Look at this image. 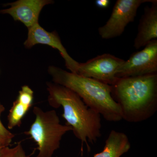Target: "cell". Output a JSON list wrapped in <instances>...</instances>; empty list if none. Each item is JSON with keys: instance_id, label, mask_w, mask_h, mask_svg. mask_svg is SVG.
<instances>
[{"instance_id": "obj_1", "label": "cell", "mask_w": 157, "mask_h": 157, "mask_svg": "<svg viewBox=\"0 0 157 157\" xmlns=\"http://www.w3.org/2000/svg\"><path fill=\"white\" fill-rule=\"evenodd\" d=\"M111 95L120 108L123 120L139 123L147 120L157 110V73L118 78Z\"/></svg>"}, {"instance_id": "obj_2", "label": "cell", "mask_w": 157, "mask_h": 157, "mask_svg": "<svg viewBox=\"0 0 157 157\" xmlns=\"http://www.w3.org/2000/svg\"><path fill=\"white\" fill-rule=\"evenodd\" d=\"M48 102L54 108L62 107V117L71 127L74 135L81 141L82 146L93 144L101 137V115L88 107L81 98L68 88L52 82L47 83Z\"/></svg>"}, {"instance_id": "obj_3", "label": "cell", "mask_w": 157, "mask_h": 157, "mask_svg": "<svg viewBox=\"0 0 157 157\" xmlns=\"http://www.w3.org/2000/svg\"><path fill=\"white\" fill-rule=\"evenodd\" d=\"M48 72L54 83L73 91L106 121L116 122L123 120L119 106L112 98L111 86L54 66L49 67Z\"/></svg>"}, {"instance_id": "obj_4", "label": "cell", "mask_w": 157, "mask_h": 157, "mask_svg": "<svg viewBox=\"0 0 157 157\" xmlns=\"http://www.w3.org/2000/svg\"><path fill=\"white\" fill-rule=\"evenodd\" d=\"M33 112L35 121L25 133L36 143L39 150L36 157H52L59 148L64 135L73 129L68 125L60 123L55 110L45 111L39 107H34Z\"/></svg>"}, {"instance_id": "obj_5", "label": "cell", "mask_w": 157, "mask_h": 157, "mask_svg": "<svg viewBox=\"0 0 157 157\" xmlns=\"http://www.w3.org/2000/svg\"><path fill=\"white\" fill-rule=\"evenodd\" d=\"M153 0H117L113 6L111 15L105 25L98 31L101 38L113 39L121 36L130 23L133 22L139 7L144 3H151Z\"/></svg>"}, {"instance_id": "obj_6", "label": "cell", "mask_w": 157, "mask_h": 157, "mask_svg": "<svg viewBox=\"0 0 157 157\" xmlns=\"http://www.w3.org/2000/svg\"><path fill=\"white\" fill-rule=\"evenodd\" d=\"M124 61L110 54H104L79 63L76 74L112 86L118 78L117 73Z\"/></svg>"}, {"instance_id": "obj_7", "label": "cell", "mask_w": 157, "mask_h": 157, "mask_svg": "<svg viewBox=\"0 0 157 157\" xmlns=\"http://www.w3.org/2000/svg\"><path fill=\"white\" fill-rule=\"evenodd\" d=\"M157 73V40H152L142 50L132 54L118 70L117 78Z\"/></svg>"}, {"instance_id": "obj_8", "label": "cell", "mask_w": 157, "mask_h": 157, "mask_svg": "<svg viewBox=\"0 0 157 157\" xmlns=\"http://www.w3.org/2000/svg\"><path fill=\"white\" fill-rule=\"evenodd\" d=\"M27 39L24 42L26 48H31L37 44H43L57 49L64 59L66 67L71 73H77L79 63L69 55L56 32H48L36 24L28 29Z\"/></svg>"}, {"instance_id": "obj_9", "label": "cell", "mask_w": 157, "mask_h": 157, "mask_svg": "<svg viewBox=\"0 0 157 157\" xmlns=\"http://www.w3.org/2000/svg\"><path fill=\"white\" fill-rule=\"evenodd\" d=\"M53 2L51 0H19L8 4L11 7L1 10L0 13L10 14L14 20L21 21L29 29L39 23L43 7Z\"/></svg>"}, {"instance_id": "obj_10", "label": "cell", "mask_w": 157, "mask_h": 157, "mask_svg": "<svg viewBox=\"0 0 157 157\" xmlns=\"http://www.w3.org/2000/svg\"><path fill=\"white\" fill-rule=\"evenodd\" d=\"M150 7L144 8L139 21L134 46L136 49L144 47L157 38V1L153 0Z\"/></svg>"}, {"instance_id": "obj_11", "label": "cell", "mask_w": 157, "mask_h": 157, "mask_svg": "<svg viewBox=\"0 0 157 157\" xmlns=\"http://www.w3.org/2000/svg\"><path fill=\"white\" fill-rule=\"evenodd\" d=\"M131 147L128 137L125 134L112 130L105 141L103 150L95 154L94 157H121L128 152Z\"/></svg>"}, {"instance_id": "obj_12", "label": "cell", "mask_w": 157, "mask_h": 157, "mask_svg": "<svg viewBox=\"0 0 157 157\" xmlns=\"http://www.w3.org/2000/svg\"><path fill=\"white\" fill-rule=\"evenodd\" d=\"M31 107L16 99L9 110L8 116V128L12 129L20 126L23 118Z\"/></svg>"}, {"instance_id": "obj_13", "label": "cell", "mask_w": 157, "mask_h": 157, "mask_svg": "<svg viewBox=\"0 0 157 157\" xmlns=\"http://www.w3.org/2000/svg\"><path fill=\"white\" fill-rule=\"evenodd\" d=\"M5 110V107L0 103V144L9 147L15 135L4 125L1 120V116Z\"/></svg>"}, {"instance_id": "obj_14", "label": "cell", "mask_w": 157, "mask_h": 157, "mask_svg": "<svg viewBox=\"0 0 157 157\" xmlns=\"http://www.w3.org/2000/svg\"><path fill=\"white\" fill-rule=\"evenodd\" d=\"M34 92L29 86L25 85L19 91L17 100L23 104L32 107L33 101Z\"/></svg>"}, {"instance_id": "obj_15", "label": "cell", "mask_w": 157, "mask_h": 157, "mask_svg": "<svg viewBox=\"0 0 157 157\" xmlns=\"http://www.w3.org/2000/svg\"><path fill=\"white\" fill-rule=\"evenodd\" d=\"M17 145L14 147H7L4 152L2 155L1 157H15V154H16V151H17Z\"/></svg>"}, {"instance_id": "obj_16", "label": "cell", "mask_w": 157, "mask_h": 157, "mask_svg": "<svg viewBox=\"0 0 157 157\" xmlns=\"http://www.w3.org/2000/svg\"><path fill=\"white\" fill-rule=\"evenodd\" d=\"M110 3L109 0H97L95 2L96 6L101 9H106L109 6Z\"/></svg>"}, {"instance_id": "obj_17", "label": "cell", "mask_w": 157, "mask_h": 157, "mask_svg": "<svg viewBox=\"0 0 157 157\" xmlns=\"http://www.w3.org/2000/svg\"><path fill=\"white\" fill-rule=\"evenodd\" d=\"M17 148L14 157H27L25 151L20 142L17 144Z\"/></svg>"}, {"instance_id": "obj_18", "label": "cell", "mask_w": 157, "mask_h": 157, "mask_svg": "<svg viewBox=\"0 0 157 157\" xmlns=\"http://www.w3.org/2000/svg\"><path fill=\"white\" fill-rule=\"evenodd\" d=\"M8 147H9L3 146V145L0 144V157H1L2 155L4 152L5 151L6 148Z\"/></svg>"}]
</instances>
